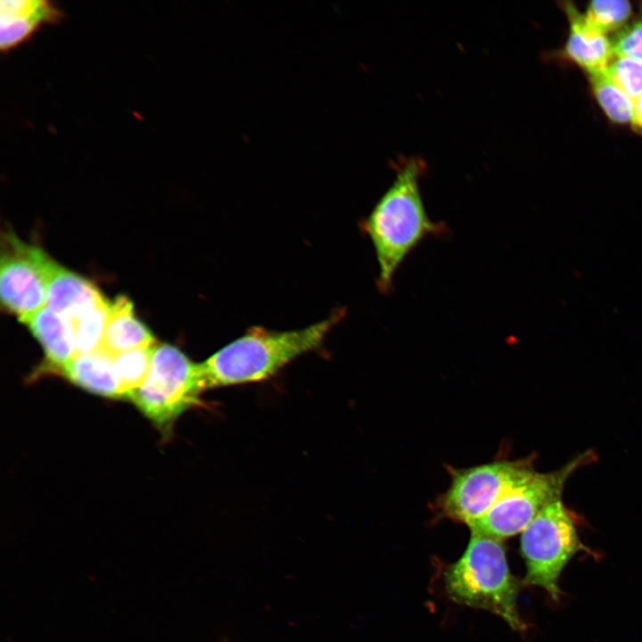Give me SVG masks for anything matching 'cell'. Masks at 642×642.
<instances>
[{
	"mask_svg": "<svg viewBox=\"0 0 642 642\" xmlns=\"http://www.w3.org/2000/svg\"><path fill=\"white\" fill-rule=\"evenodd\" d=\"M424 165L416 159L402 164L391 185L364 221L376 256L377 284L391 290L395 274L404 259L429 236L441 235L446 227L427 215L419 188Z\"/></svg>",
	"mask_w": 642,
	"mask_h": 642,
	"instance_id": "6da1fadb",
	"label": "cell"
},
{
	"mask_svg": "<svg viewBox=\"0 0 642 642\" xmlns=\"http://www.w3.org/2000/svg\"><path fill=\"white\" fill-rule=\"evenodd\" d=\"M344 312L335 310L307 327L271 331L253 327L202 363L208 389L265 380L318 348Z\"/></svg>",
	"mask_w": 642,
	"mask_h": 642,
	"instance_id": "7a4b0ae2",
	"label": "cell"
},
{
	"mask_svg": "<svg viewBox=\"0 0 642 642\" xmlns=\"http://www.w3.org/2000/svg\"><path fill=\"white\" fill-rule=\"evenodd\" d=\"M443 583L455 603L488 611L513 630H525L516 603L519 584L510 572L502 540L471 533L464 554L444 570Z\"/></svg>",
	"mask_w": 642,
	"mask_h": 642,
	"instance_id": "3957f363",
	"label": "cell"
},
{
	"mask_svg": "<svg viewBox=\"0 0 642 642\" xmlns=\"http://www.w3.org/2000/svg\"><path fill=\"white\" fill-rule=\"evenodd\" d=\"M206 390L202 363L164 343L154 348L148 374L129 400L167 433L180 415L199 403Z\"/></svg>",
	"mask_w": 642,
	"mask_h": 642,
	"instance_id": "277c9868",
	"label": "cell"
},
{
	"mask_svg": "<svg viewBox=\"0 0 642 642\" xmlns=\"http://www.w3.org/2000/svg\"><path fill=\"white\" fill-rule=\"evenodd\" d=\"M520 549L525 562L524 583L543 588L559 600L560 574L580 552H589L580 539L572 513L562 498L546 506L521 532Z\"/></svg>",
	"mask_w": 642,
	"mask_h": 642,
	"instance_id": "5b68a950",
	"label": "cell"
},
{
	"mask_svg": "<svg viewBox=\"0 0 642 642\" xmlns=\"http://www.w3.org/2000/svg\"><path fill=\"white\" fill-rule=\"evenodd\" d=\"M535 456L509 460L500 458L467 468L447 466L449 488L432 505L437 519H447L467 526L486 514L513 487L536 470Z\"/></svg>",
	"mask_w": 642,
	"mask_h": 642,
	"instance_id": "8992f818",
	"label": "cell"
},
{
	"mask_svg": "<svg viewBox=\"0 0 642 642\" xmlns=\"http://www.w3.org/2000/svg\"><path fill=\"white\" fill-rule=\"evenodd\" d=\"M595 458L594 452L588 450L556 471H535L506 492L486 514L469 524L471 533L502 541L521 533L546 506L562 498L569 477Z\"/></svg>",
	"mask_w": 642,
	"mask_h": 642,
	"instance_id": "52a82bcc",
	"label": "cell"
},
{
	"mask_svg": "<svg viewBox=\"0 0 642 642\" xmlns=\"http://www.w3.org/2000/svg\"><path fill=\"white\" fill-rule=\"evenodd\" d=\"M17 243L45 282L46 306L68 322L105 300L93 284L55 262L42 249L18 238Z\"/></svg>",
	"mask_w": 642,
	"mask_h": 642,
	"instance_id": "ba28073f",
	"label": "cell"
},
{
	"mask_svg": "<svg viewBox=\"0 0 642 642\" xmlns=\"http://www.w3.org/2000/svg\"><path fill=\"white\" fill-rule=\"evenodd\" d=\"M7 251L0 261V294L3 305L20 321L46 306L45 282L34 264L21 251L17 237L7 234Z\"/></svg>",
	"mask_w": 642,
	"mask_h": 642,
	"instance_id": "9c48e42d",
	"label": "cell"
},
{
	"mask_svg": "<svg viewBox=\"0 0 642 642\" xmlns=\"http://www.w3.org/2000/svg\"><path fill=\"white\" fill-rule=\"evenodd\" d=\"M62 17L61 10L45 0H2L0 2V48L8 52L29 39L45 24Z\"/></svg>",
	"mask_w": 642,
	"mask_h": 642,
	"instance_id": "30bf717a",
	"label": "cell"
},
{
	"mask_svg": "<svg viewBox=\"0 0 642 642\" xmlns=\"http://www.w3.org/2000/svg\"><path fill=\"white\" fill-rule=\"evenodd\" d=\"M570 21V35L565 45L568 57L590 74L605 70L611 62L613 45L605 33L592 25L568 3L564 5Z\"/></svg>",
	"mask_w": 642,
	"mask_h": 642,
	"instance_id": "8fae6325",
	"label": "cell"
},
{
	"mask_svg": "<svg viewBox=\"0 0 642 642\" xmlns=\"http://www.w3.org/2000/svg\"><path fill=\"white\" fill-rule=\"evenodd\" d=\"M60 372L72 383L89 392L111 399H124L113 356L103 348L77 354Z\"/></svg>",
	"mask_w": 642,
	"mask_h": 642,
	"instance_id": "7c38bea8",
	"label": "cell"
},
{
	"mask_svg": "<svg viewBox=\"0 0 642 642\" xmlns=\"http://www.w3.org/2000/svg\"><path fill=\"white\" fill-rule=\"evenodd\" d=\"M21 322L41 343L49 369L60 372L77 355L69 322L47 306Z\"/></svg>",
	"mask_w": 642,
	"mask_h": 642,
	"instance_id": "4fadbf2b",
	"label": "cell"
},
{
	"mask_svg": "<svg viewBox=\"0 0 642 642\" xmlns=\"http://www.w3.org/2000/svg\"><path fill=\"white\" fill-rule=\"evenodd\" d=\"M154 338L147 327L135 316L132 302L118 296L111 304L103 349L115 356L140 347L152 346Z\"/></svg>",
	"mask_w": 642,
	"mask_h": 642,
	"instance_id": "5bb4252c",
	"label": "cell"
},
{
	"mask_svg": "<svg viewBox=\"0 0 642 642\" xmlns=\"http://www.w3.org/2000/svg\"><path fill=\"white\" fill-rule=\"evenodd\" d=\"M110 309L111 303L104 300L69 322L77 354L89 353L103 348Z\"/></svg>",
	"mask_w": 642,
	"mask_h": 642,
	"instance_id": "9a60e30c",
	"label": "cell"
},
{
	"mask_svg": "<svg viewBox=\"0 0 642 642\" xmlns=\"http://www.w3.org/2000/svg\"><path fill=\"white\" fill-rule=\"evenodd\" d=\"M590 81L597 100L613 121L626 123L633 120L634 101L612 79L606 70L590 74Z\"/></svg>",
	"mask_w": 642,
	"mask_h": 642,
	"instance_id": "2e32d148",
	"label": "cell"
},
{
	"mask_svg": "<svg viewBox=\"0 0 642 642\" xmlns=\"http://www.w3.org/2000/svg\"><path fill=\"white\" fill-rule=\"evenodd\" d=\"M154 346L140 347L113 356L124 399H129L132 393L145 380L151 365Z\"/></svg>",
	"mask_w": 642,
	"mask_h": 642,
	"instance_id": "e0dca14e",
	"label": "cell"
},
{
	"mask_svg": "<svg viewBox=\"0 0 642 642\" xmlns=\"http://www.w3.org/2000/svg\"><path fill=\"white\" fill-rule=\"evenodd\" d=\"M631 6L622 0L593 1L586 17L597 29L605 33L621 27L630 16Z\"/></svg>",
	"mask_w": 642,
	"mask_h": 642,
	"instance_id": "ac0fdd59",
	"label": "cell"
},
{
	"mask_svg": "<svg viewBox=\"0 0 642 642\" xmlns=\"http://www.w3.org/2000/svg\"><path fill=\"white\" fill-rule=\"evenodd\" d=\"M606 72L633 101L642 94V62L615 55Z\"/></svg>",
	"mask_w": 642,
	"mask_h": 642,
	"instance_id": "d6986e66",
	"label": "cell"
},
{
	"mask_svg": "<svg viewBox=\"0 0 642 642\" xmlns=\"http://www.w3.org/2000/svg\"><path fill=\"white\" fill-rule=\"evenodd\" d=\"M612 45L614 55L626 56L642 62V21L621 30Z\"/></svg>",
	"mask_w": 642,
	"mask_h": 642,
	"instance_id": "ffe728a7",
	"label": "cell"
},
{
	"mask_svg": "<svg viewBox=\"0 0 642 642\" xmlns=\"http://www.w3.org/2000/svg\"><path fill=\"white\" fill-rule=\"evenodd\" d=\"M632 122L637 128L642 129V94L634 100V113Z\"/></svg>",
	"mask_w": 642,
	"mask_h": 642,
	"instance_id": "44dd1931",
	"label": "cell"
}]
</instances>
